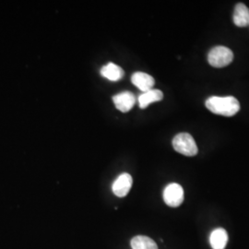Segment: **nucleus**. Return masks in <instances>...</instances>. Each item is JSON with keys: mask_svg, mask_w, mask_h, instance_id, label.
Listing matches in <instances>:
<instances>
[{"mask_svg": "<svg viewBox=\"0 0 249 249\" xmlns=\"http://www.w3.org/2000/svg\"><path fill=\"white\" fill-rule=\"evenodd\" d=\"M205 105L212 113L219 116H234L240 110V104L233 96H213L207 99Z\"/></svg>", "mask_w": 249, "mask_h": 249, "instance_id": "nucleus-1", "label": "nucleus"}, {"mask_svg": "<svg viewBox=\"0 0 249 249\" xmlns=\"http://www.w3.org/2000/svg\"><path fill=\"white\" fill-rule=\"evenodd\" d=\"M173 147L175 151L185 156H195L198 151L196 142L188 133L178 134L173 140Z\"/></svg>", "mask_w": 249, "mask_h": 249, "instance_id": "nucleus-2", "label": "nucleus"}, {"mask_svg": "<svg viewBox=\"0 0 249 249\" xmlns=\"http://www.w3.org/2000/svg\"><path fill=\"white\" fill-rule=\"evenodd\" d=\"M232 51L225 46L213 47L208 53V61L214 68L226 67L232 61Z\"/></svg>", "mask_w": 249, "mask_h": 249, "instance_id": "nucleus-3", "label": "nucleus"}, {"mask_svg": "<svg viewBox=\"0 0 249 249\" xmlns=\"http://www.w3.org/2000/svg\"><path fill=\"white\" fill-rule=\"evenodd\" d=\"M163 200L165 204L177 208L184 201V189L179 184H169L163 190Z\"/></svg>", "mask_w": 249, "mask_h": 249, "instance_id": "nucleus-4", "label": "nucleus"}, {"mask_svg": "<svg viewBox=\"0 0 249 249\" xmlns=\"http://www.w3.org/2000/svg\"><path fill=\"white\" fill-rule=\"evenodd\" d=\"M132 184H133V179L129 174L127 173L121 174L113 183V186H112L113 193L118 197H124L130 191Z\"/></svg>", "mask_w": 249, "mask_h": 249, "instance_id": "nucleus-5", "label": "nucleus"}, {"mask_svg": "<svg viewBox=\"0 0 249 249\" xmlns=\"http://www.w3.org/2000/svg\"><path fill=\"white\" fill-rule=\"evenodd\" d=\"M113 102L116 106V109H118L122 113H127L133 108L137 102V99L132 92L122 91L113 97Z\"/></svg>", "mask_w": 249, "mask_h": 249, "instance_id": "nucleus-6", "label": "nucleus"}, {"mask_svg": "<svg viewBox=\"0 0 249 249\" xmlns=\"http://www.w3.org/2000/svg\"><path fill=\"white\" fill-rule=\"evenodd\" d=\"M131 81L138 89L143 92L153 89L155 84V80L151 75L144 72H135L131 77Z\"/></svg>", "mask_w": 249, "mask_h": 249, "instance_id": "nucleus-7", "label": "nucleus"}, {"mask_svg": "<svg viewBox=\"0 0 249 249\" xmlns=\"http://www.w3.org/2000/svg\"><path fill=\"white\" fill-rule=\"evenodd\" d=\"M162 98H163V93L161 90L152 89L142 93L138 98V102H139L140 107L142 109H145L152 103L160 102Z\"/></svg>", "mask_w": 249, "mask_h": 249, "instance_id": "nucleus-8", "label": "nucleus"}, {"mask_svg": "<svg viewBox=\"0 0 249 249\" xmlns=\"http://www.w3.org/2000/svg\"><path fill=\"white\" fill-rule=\"evenodd\" d=\"M233 23L237 27L249 26V9L243 3H238L233 11Z\"/></svg>", "mask_w": 249, "mask_h": 249, "instance_id": "nucleus-9", "label": "nucleus"}, {"mask_svg": "<svg viewBox=\"0 0 249 249\" xmlns=\"http://www.w3.org/2000/svg\"><path fill=\"white\" fill-rule=\"evenodd\" d=\"M228 243V233L223 228H217L212 231L210 244L213 249H224Z\"/></svg>", "mask_w": 249, "mask_h": 249, "instance_id": "nucleus-10", "label": "nucleus"}, {"mask_svg": "<svg viewBox=\"0 0 249 249\" xmlns=\"http://www.w3.org/2000/svg\"><path fill=\"white\" fill-rule=\"evenodd\" d=\"M100 72L103 77L111 81L121 80L124 76V71L114 63H108L101 69Z\"/></svg>", "mask_w": 249, "mask_h": 249, "instance_id": "nucleus-11", "label": "nucleus"}, {"mask_svg": "<svg viewBox=\"0 0 249 249\" xmlns=\"http://www.w3.org/2000/svg\"><path fill=\"white\" fill-rule=\"evenodd\" d=\"M132 249H158L157 244L148 236L137 235L130 242Z\"/></svg>", "mask_w": 249, "mask_h": 249, "instance_id": "nucleus-12", "label": "nucleus"}]
</instances>
